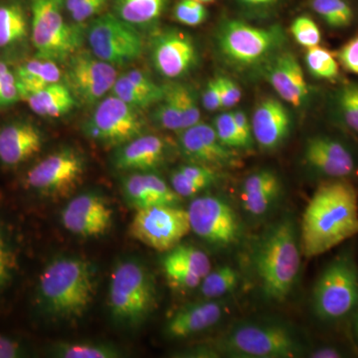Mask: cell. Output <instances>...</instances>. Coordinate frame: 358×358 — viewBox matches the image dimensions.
Returning a JSON list of instances; mask_svg holds the SVG:
<instances>
[{"label":"cell","instance_id":"1f68e13d","mask_svg":"<svg viewBox=\"0 0 358 358\" xmlns=\"http://www.w3.org/2000/svg\"><path fill=\"white\" fill-rule=\"evenodd\" d=\"M52 355L60 358H117L122 352L115 346L105 343H59L52 346Z\"/></svg>","mask_w":358,"mask_h":358},{"label":"cell","instance_id":"ee69618b","mask_svg":"<svg viewBox=\"0 0 358 358\" xmlns=\"http://www.w3.org/2000/svg\"><path fill=\"white\" fill-rule=\"evenodd\" d=\"M124 75L131 83L136 85L145 95L152 98L155 103H159L164 98V85L162 86L157 85L152 78L143 71L138 69L129 70Z\"/></svg>","mask_w":358,"mask_h":358},{"label":"cell","instance_id":"4316f807","mask_svg":"<svg viewBox=\"0 0 358 358\" xmlns=\"http://www.w3.org/2000/svg\"><path fill=\"white\" fill-rule=\"evenodd\" d=\"M25 100L35 114L44 117H62L77 106V100L65 83L51 84L26 96Z\"/></svg>","mask_w":358,"mask_h":358},{"label":"cell","instance_id":"e575fe53","mask_svg":"<svg viewBox=\"0 0 358 358\" xmlns=\"http://www.w3.org/2000/svg\"><path fill=\"white\" fill-rule=\"evenodd\" d=\"M306 64L310 74L319 79L333 80L338 76L339 67L336 55L320 45L308 49Z\"/></svg>","mask_w":358,"mask_h":358},{"label":"cell","instance_id":"ffe728a7","mask_svg":"<svg viewBox=\"0 0 358 358\" xmlns=\"http://www.w3.org/2000/svg\"><path fill=\"white\" fill-rule=\"evenodd\" d=\"M303 155L308 166L327 178H343L355 171L352 152L343 143L329 136L308 138Z\"/></svg>","mask_w":358,"mask_h":358},{"label":"cell","instance_id":"816d5d0a","mask_svg":"<svg viewBox=\"0 0 358 358\" xmlns=\"http://www.w3.org/2000/svg\"><path fill=\"white\" fill-rule=\"evenodd\" d=\"M11 262L13 261H11L10 252L7 248L3 234L0 231V288L6 284L10 275L11 267H13Z\"/></svg>","mask_w":358,"mask_h":358},{"label":"cell","instance_id":"3957f363","mask_svg":"<svg viewBox=\"0 0 358 358\" xmlns=\"http://www.w3.org/2000/svg\"><path fill=\"white\" fill-rule=\"evenodd\" d=\"M301 244L289 218L273 224L257 244L253 263L263 293L282 301L293 289L301 268Z\"/></svg>","mask_w":358,"mask_h":358},{"label":"cell","instance_id":"f546056e","mask_svg":"<svg viewBox=\"0 0 358 358\" xmlns=\"http://www.w3.org/2000/svg\"><path fill=\"white\" fill-rule=\"evenodd\" d=\"M218 174L215 169L190 164L179 166L171 176V185L180 197H190L215 183Z\"/></svg>","mask_w":358,"mask_h":358},{"label":"cell","instance_id":"6da1fadb","mask_svg":"<svg viewBox=\"0 0 358 358\" xmlns=\"http://www.w3.org/2000/svg\"><path fill=\"white\" fill-rule=\"evenodd\" d=\"M358 235V193L341 179L319 186L301 221V250L308 259L322 255Z\"/></svg>","mask_w":358,"mask_h":358},{"label":"cell","instance_id":"7bdbcfd3","mask_svg":"<svg viewBox=\"0 0 358 358\" xmlns=\"http://www.w3.org/2000/svg\"><path fill=\"white\" fill-rule=\"evenodd\" d=\"M20 99L15 73L0 61V108L13 105Z\"/></svg>","mask_w":358,"mask_h":358},{"label":"cell","instance_id":"ac0fdd59","mask_svg":"<svg viewBox=\"0 0 358 358\" xmlns=\"http://www.w3.org/2000/svg\"><path fill=\"white\" fill-rule=\"evenodd\" d=\"M162 270L169 284L176 288L192 289L199 287L202 279L210 272L211 262L196 247L179 244L166 252Z\"/></svg>","mask_w":358,"mask_h":358},{"label":"cell","instance_id":"44dd1931","mask_svg":"<svg viewBox=\"0 0 358 358\" xmlns=\"http://www.w3.org/2000/svg\"><path fill=\"white\" fill-rule=\"evenodd\" d=\"M166 157V143L155 134H141L115 148L113 166L124 173H152Z\"/></svg>","mask_w":358,"mask_h":358},{"label":"cell","instance_id":"f6af8a7d","mask_svg":"<svg viewBox=\"0 0 358 358\" xmlns=\"http://www.w3.org/2000/svg\"><path fill=\"white\" fill-rule=\"evenodd\" d=\"M336 57L345 70L358 75V36L343 45Z\"/></svg>","mask_w":358,"mask_h":358},{"label":"cell","instance_id":"e0dca14e","mask_svg":"<svg viewBox=\"0 0 358 358\" xmlns=\"http://www.w3.org/2000/svg\"><path fill=\"white\" fill-rule=\"evenodd\" d=\"M178 145L181 154L192 164L216 169L236 162L234 150L223 145L213 126L204 122L179 131Z\"/></svg>","mask_w":358,"mask_h":358},{"label":"cell","instance_id":"d6a6232c","mask_svg":"<svg viewBox=\"0 0 358 358\" xmlns=\"http://www.w3.org/2000/svg\"><path fill=\"white\" fill-rule=\"evenodd\" d=\"M239 273L231 266L210 271L200 284V293L206 299H219L231 293L239 284Z\"/></svg>","mask_w":358,"mask_h":358},{"label":"cell","instance_id":"11a10c76","mask_svg":"<svg viewBox=\"0 0 358 358\" xmlns=\"http://www.w3.org/2000/svg\"><path fill=\"white\" fill-rule=\"evenodd\" d=\"M85 1H87V0H65L66 10L69 13H72L76 7Z\"/></svg>","mask_w":358,"mask_h":358},{"label":"cell","instance_id":"c3c4849f","mask_svg":"<svg viewBox=\"0 0 358 358\" xmlns=\"http://www.w3.org/2000/svg\"><path fill=\"white\" fill-rule=\"evenodd\" d=\"M202 105L207 110L214 112L222 108L221 103L220 85L217 78L210 80L202 94Z\"/></svg>","mask_w":358,"mask_h":358},{"label":"cell","instance_id":"836d02e7","mask_svg":"<svg viewBox=\"0 0 358 358\" xmlns=\"http://www.w3.org/2000/svg\"><path fill=\"white\" fill-rule=\"evenodd\" d=\"M310 6L329 27L341 29L352 24L353 11L346 0H312Z\"/></svg>","mask_w":358,"mask_h":358},{"label":"cell","instance_id":"cb8c5ba5","mask_svg":"<svg viewBox=\"0 0 358 358\" xmlns=\"http://www.w3.org/2000/svg\"><path fill=\"white\" fill-rule=\"evenodd\" d=\"M122 194L131 208H148L157 205H178L181 197L171 185L157 174L134 173L122 179Z\"/></svg>","mask_w":358,"mask_h":358},{"label":"cell","instance_id":"8fae6325","mask_svg":"<svg viewBox=\"0 0 358 358\" xmlns=\"http://www.w3.org/2000/svg\"><path fill=\"white\" fill-rule=\"evenodd\" d=\"M190 231L188 211L176 205L138 209L129 227L134 240L157 252L171 251Z\"/></svg>","mask_w":358,"mask_h":358},{"label":"cell","instance_id":"bcb514c9","mask_svg":"<svg viewBox=\"0 0 358 358\" xmlns=\"http://www.w3.org/2000/svg\"><path fill=\"white\" fill-rule=\"evenodd\" d=\"M219 85H220L221 103L222 108L229 109L234 107L240 102L242 98V92L232 79L225 76H219Z\"/></svg>","mask_w":358,"mask_h":358},{"label":"cell","instance_id":"4dcf8cb0","mask_svg":"<svg viewBox=\"0 0 358 358\" xmlns=\"http://www.w3.org/2000/svg\"><path fill=\"white\" fill-rule=\"evenodd\" d=\"M28 23L24 9L16 2L0 6V49L13 48L27 39Z\"/></svg>","mask_w":358,"mask_h":358},{"label":"cell","instance_id":"f907efd6","mask_svg":"<svg viewBox=\"0 0 358 358\" xmlns=\"http://www.w3.org/2000/svg\"><path fill=\"white\" fill-rule=\"evenodd\" d=\"M25 355L24 346L15 339L0 334V358H18Z\"/></svg>","mask_w":358,"mask_h":358},{"label":"cell","instance_id":"7c38bea8","mask_svg":"<svg viewBox=\"0 0 358 358\" xmlns=\"http://www.w3.org/2000/svg\"><path fill=\"white\" fill-rule=\"evenodd\" d=\"M86 35L92 53L113 66L131 64L143 52L138 29L115 13L103 14L92 21Z\"/></svg>","mask_w":358,"mask_h":358},{"label":"cell","instance_id":"8d00e7d4","mask_svg":"<svg viewBox=\"0 0 358 358\" xmlns=\"http://www.w3.org/2000/svg\"><path fill=\"white\" fill-rule=\"evenodd\" d=\"M164 98L155 105L152 112V120L160 128L169 131H180L183 129L182 117L178 103L166 85H164Z\"/></svg>","mask_w":358,"mask_h":358},{"label":"cell","instance_id":"f1b7e54d","mask_svg":"<svg viewBox=\"0 0 358 358\" xmlns=\"http://www.w3.org/2000/svg\"><path fill=\"white\" fill-rule=\"evenodd\" d=\"M167 0H114L115 15L136 29H150L162 17Z\"/></svg>","mask_w":358,"mask_h":358},{"label":"cell","instance_id":"30bf717a","mask_svg":"<svg viewBox=\"0 0 358 358\" xmlns=\"http://www.w3.org/2000/svg\"><path fill=\"white\" fill-rule=\"evenodd\" d=\"M86 159L74 148H62L47 155L30 169L26 185L45 197L62 199L76 190L83 180Z\"/></svg>","mask_w":358,"mask_h":358},{"label":"cell","instance_id":"5b68a950","mask_svg":"<svg viewBox=\"0 0 358 358\" xmlns=\"http://www.w3.org/2000/svg\"><path fill=\"white\" fill-rule=\"evenodd\" d=\"M281 27H257L240 20H226L216 33V45L228 64L247 69L267 64L285 43Z\"/></svg>","mask_w":358,"mask_h":358},{"label":"cell","instance_id":"d590c367","mask_svg":"<svg viewBox=\"0 0 358 358\" xmlns=\"http://www.w3.org/2000/svg\"><path fill=\"white\" fill-rule=\"evenodd\" d=\"M167 88L173 94L183 121V129L190 128L200 122V110L194 91L187 85L169 83Z\"/></svg>","mask_w":358,"mask_h":358},{"label":"cell","instance_id":"2e32d148","mask_svg":"<svg viewBox=\"0 0 358 358\" xmlns=\"http://www.w3.org/2000/svg\"><path fill=\"white\" fill-rule=\"evenodd\" d=\"M114 210L95 192H85L71 199L61 213L65 229L76 236L98 238L112 227Z\"/></svg>","mask_w":358,"mask_h":358},{"label":"cell","instance_id":"ba28073f","mask_svg":"<svg viewBox=\"0 0 358 358\" xmlns=\"http://www.w3.org/2000/svg\"><path fill=\"white\" fill-rule=\"evenodd\" d=\"M358 305V268L350 254L334 259L322 271L313 294L315 315L324 320L343 319Z\"/></svg>","mask_w":358,"mask_h":358},{"label":"cell","instance_id":"9f6ffc18","mask_svg":"<svg viewBox=\"0 0 358 358\" xmlns=\"http://www.w3.org/2000/svg\"><path fill=\"white\" fill-rule=\"evenodd\" d=\"M355 331H357V333L358 334V315H357V317H355Z\"/></svg>","mask_w":358,"mask_h":358},{"label":"cell","instance_id":"681fc988","mask_svg":"<svg viewBox=\"0 0 358 358\" xmlns=\"http://www.w3.org/2000/svg\"><path fill=\"white\" fill-rule=\"evenodd\" d=\"M232 115L240 136L243 141L245 150H247V148H251L252 143H253V131H252L251 122L249 121L248 117L243 110H234V112H232Z\"/></svg>","mask_w":358,"mask_h":358},{"label":"cell","instance_id":"7402d4cb","mask_svg":"<svg viewBox=\"0 0 358 358\" xmlns=\"http://www.w3.org/2000/svg\"><path fill=\"white\" fill-rule=\"evenodd\" d=\"M251 124L259 147L273 150L282 145L291 133V115L281 101L264 99L254 110Z\"/></svg>","mask_w":358,"mask_h":358},{"label":"cell","instance_id":"52a82bcc","mask_svg":"<svg viewBox=\"0 0 358 358\" xmlns=\"http://www.w3.org/2000/svg\"><path fill=\"white\" fill-rule=\"evenodd\" d=\"M218 350L232 357L293 358L301 355V345L281 324H243L221 338Z\"/></svg>","mask_w":358,"mask_h":358},{"label":"cell","instance_id":"277c9868","mask_svg":"<svg viewBox=\"0 0 358 358\" xmlns=\"http://www.w3.org/2000/svg\"><path fill=\"white\" fill-rule=\"evenodd\" d=\"M112 317L124 327L145 322L157 306V289L152 275L136 260L117 264L110 275L108 294Z\"/></svg>","mask_w":358,"mask_h":358},{"label":"cell","instance_id":"9a60e30c","mask_svg":"<svg viewBox=\"0 0 358 358\" xmlns=\"http://www.w3.org/2000/svg\"><path fill=\"white\" fill-rule=\"evenodd\" d=\"M150 58L155 69L167 79H178L196 67V45L187 33L178 29L160 30L150 43Z\"/></svg>","mask_w":358,"mask_h":358},{"label":"cell","instance_id":"4fadbf2b","mask_svg":"<svg viewBox=\"0 0 358 358\" xmlns=\"http://www.w3.org/2000/svg\"><path fill=\"white\" fill-rule=\"evenodd\" d=\"M117 71L114 66L96 58L92 52L78 51L66 61L65 84L77 102L96 105L112 91Z\"/></svg>","mask_w":358,"mask_h":358},{"label":"cell","instance_id":"83f0119b","mask_svg":"<svg viewBox=\"0 0 358 358\" xmlns=\"http://www.w3.org/2000/svg\"><path fill=\"white\" fill-rule=\"evenodd\" d=\"M15 76L20 99H24L49 85L61 82L62 72L54 61L37 58L21 65L16 70Z\"/></svg>","mask_w":358,"mask_h":358},{"label":"cell","instance_id":"d6986e66","mask_svg":"<svg viewBox=\"0 0 358 358\" xmlns=\"http://www.w3.org/2000/svg\"><path fill=\"white\" fill-rule=\"evenodd\" d=\"M265 66L266 79L285 102L296 108L307 102L308 83L294 54L280 51Z\"/></svg>","mask_w":358,"mask_h":358},{"label":"cell","instance_id":"484cf974","mask_svg":"<svg viewBox=\"0 0 358 358\" xmlns=\"http://www.w3.org/2000/svg\"><path fill=\"white\" fill-rule=\"evenodd\" d=\"M281 190V181L273 171H261L251 174L242 186L245 210L253 216L264 215L275 203Z\"/></svg>","mask_w":358,"mask_h":358},{"label":"cell","instance_id":"7dc6e473","mask_svg":"<svg viewBox=\"0 0 358 358\" xmlns=\"http://www.w3.org/2000/svg\"><path fill=\"white\" fill-rule=\"evenodd\" d=\"M108 0H87L70 13L73 21L83 24L85 21L98 15L107 4Z\"/></svg>","mask_w":358,"mask_h":358},{"label":"cell","instance_id":"db71d44e","mask_svg":"<svg viewBox=\"0 0 358 358\" xmlns=\"http://www.w3.org/2000/svg\"><path fill=\"white\" fill-rule=\"evenodd\" d=\"M238 1L250 7H270L277 4L280 0H238Z\"/></svg>","mask_w":358,"mask_h":358},{"label":"cell","instance_id":"74e56055","mask_svg":"<svg viewBox=\"0 0 358 358\" xmlns=\"http://www.w3.org/2000/svg\"><path fill=\"white\" fill-rule=\"evenodd\" d=\"M112 92V95L140 110H147L152 106L157 105L152 98L145 95L136 85L131 83L126 75L117 78Z\"/></svg>","mask_w":358,"mask_h":358},{"label":"cell","instance_id":"603a6c76","mask_svg":"<svg viewBox=\"0 0 358 358\" xmlns=\"http://www.w3.org/2000/svg\"><path fill=\"white\" fill-rule=\"evenodd\" d=\"M224 313L225 306L222 301L214 299L188 303L174 313L164 331L169 338H186L217 324Z\"/></svg>","mask_w":358,"mask_h":358},{"label":"cell","instance_id":"8992f818","mask_svg":"<svg viewBox=\"0 0 358 358\" xmlns=\"http://www.w3.org/2000/svg\"><path fill=\"white\" fill-rule=\"evenodd\" d=\"M65 0H31V39L37 58L66 62L84 41L81 24L65 20Z\"/></svg>","mask_w":358,"mask_h":358},{"label":"cell","instance_id":"d4e9b609","mask_svg":"<svg viewBox=\"0 0 358 358\" xmlns=\"http://www.w3.org/2000/svg\"><path fill=\"white\" fill-rule=\"evenodd\" d=\"M43 134L29 122H15L0 129V162L8 166L23 164L43 147Z\"/></svg>","mask_w":358,"mask_h":358},{"label":"cell","instance_id":"7a4b0ae2","mask_svg":"<svg viewBox=\"0 0 358 358\" xmlns=\"http://www.w3.org/2000/svg\"><path fill=\"white\" fill-rule=\"evenodd\" d=\"M96 286L95 268L88 261L76 257L54 259L40 275V308L53 319H79L93 303Z\"/></svg>","mask_w":358,"mask_h":358},{"label":"cell","instance_id":"f5cc1de1","mask_svg":"<svg viewBox=\"0 0 358 358\" xmlns=\"http://www.w3.org/2000/svg\"><path fill=\"white\" fill-rule=\"evenodd\" d=\"M310 357L313 358H339L343 357V353L338 350V348L327 346V348H322L320 350H315Z\"/></svg>","mask_w":358,"mask_h":358},{"label":"cell","instance_id":"60d3db41","mask_svg":"<svg viewBox=\"0 0 358 358\" xmlns=\"http://www.w3.org/2000/svg\"><path fill=\"white\" fill-rule=\"evenodd\" d=\"M213 128L217 134L219 140L226 147L232 148V150L245 148L243 141H242L236 124H235L232 112L224 113V114L217 115L214 120Z\"/></svg>","mask_w":358,"mask_h":358},{"label":"cell","instance_id":"9c48e42d","mask_svg":"<svg viewBox=\"0 0 358 358\" xmlns=\"http://www.w3.org/2000/svg\"><path fill=\"white\" fill-rule=\"evenodd\" d=\"M141 113L117 96H108L96 103L83 131L99 145L117 148L145 134L147 124Z\"/></svg>","mask_w":358,"mask_h":358},{"label":"cell","instance_id":"5bb4252c","mask_svg":"<svg viewBox=\"0 0 358 358\" xmlns=\"http://www.w3.org/2000/svg\"><path fill=\"white\" fill-rule=\"evenodd\" d=\"M187 211L192 230L204 241L225 247L239 239L241 226L236 213L223 199L199 197L193 200Z\"/></svg>","mask_w":358,"mask_h":358},{"label":"cell","instance_id":"6f0895ef","mask_svg":"<svg viewBox=\"0 0 358 358\" xmlns=\"http://www.w3.org/2000/svg\"><path fill=\"white\" fill-rule=\"evenodd\" d=\"M197 1L201 2V3H210V2H213L214 0H197Z\"/></svg>","mask_w":358,"mask_h":358},{"label":"cell","instance_id":"f35d334b","mask_svg":"<svg viewBox=\"0 0 358 358\" xmlns=\"http://www.w3.org/2000/svg\"><path fill=\"white\" fill-rule=\"evenodd\" d=\"M338 105L348 128L358 134V85H343L338 92Z\"/></svg>","mask_w":358,"mask_h":358},{"label":"cell","instance_id":"b9f144b4","mask_svg":"<svg viewBox=\"0 0 358 358\" xmlns=\"http://www.w3.org/2000/svg\"><path fill=\"white\" fill-rule=\"evenodd\" d=\"M174 18L181 24L199 26L207 20V10L197 0H179L174 7Z\"/></svg>","mask_w":358,"mask_h":358},{"label":"cell","instance_id":"ab89813d","mask_svg":"<svg viewBox=\"0 0 358 358\" xmlns=\"http://www.w3.org/2000/svg\"><path fill=\"white\" fill-rule=\"evenodd\" d=\"M291 33L296 43L307 49L317 46L322 41L319 26L308 16L296 17L292 23Z\"/></svg>","mask_w":358,"mask_h":358}]
</instances>
